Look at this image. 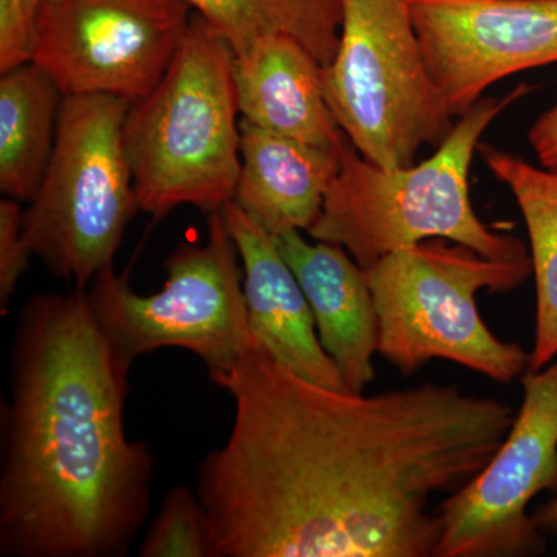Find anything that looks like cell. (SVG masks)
I'll return each mask as SVG.
<instances>
[{
	"label": "cell",
	"instance_id": "cell-17",
	"mask_svg": "<svg viewBox=\"0 0 557 557\" xmlns=\"http://www.w3.org/2000/svg\"><path fill=\"white\" fill-rule=\"evenodd\" d=\"M60 87L35 62L2 73L0 79V190L30 201L38 190L57 139Z\"/></svg>",
	"mask_w": 557,
	"mask_h": 557
},
{
	"label": "cell",
	"instance_id": "cell-20",
	"mask_svg": "<svg viewBox=\"0 0 557 557\" xmlns=\"http://www.w3.org/2000/svg\"><path fill=\"white\" fill-rule=\"evenodd\" d=\"M22 211L14 199L0 201V313L9 311L17 284L30 265V248L22 233Z\"/></svg>",
	"mask_w": 557,
	"mask_h": 557
},
{
	"label": "cell",
	"instance_id": "cell-10",
	"mask_svg": "<svg viewBox=\"0 0 557 557\" xmlns=\"http://www.w3.org/2000/svg\"><path fill=\"white\" fill-rule=\"evenodd\" d=\"M193 13L186 0H42L32 62L64 97L139 100L163 78Z\"/></svg>",
	"mask_w": 557,
	"mask_h": 557
},
{
	"label": "cell",
	"instance_id": "cell-14",
	"mask_svg": "<svg viewBox=\"0 0 557 557\" xmlns=\"http://www.w3.org/2000/svg\"><path fill=\"white\" fill-rule=\"evenodd\" d=\"M242 121L314 148L336 150L344 132L333 119L322 65L298 40L274 35L234 54Z\"/></svg>",
	"mask_w": 557,
	"mask_h": 557
},
{
	"label": "cell",
	"instance_id": "cell-12",
	"mask_svg": "<svg viewBox=\"0 0 557 557\" xmlns=\"http://www.w3.org/2000/svg\"><path fill=\"white\" fill-rule=\"evenodd\" d=\"M222 211L239 249L252 341L300 379L348 391L319 341L309 300L276 237L249 219L233 200Z\"/></svg>",
	"mask_w": 557,
	"mask_h": 557
},
{
	"label": "cell",
	"instance_id": "cell-18",
	"mask_svg": "<svg viewBox=\"0 0 557 557\" xmlns=\"http://www.w3.org/2000/svg\"><path fill=\"white\" fill-rule=\"evenodd\" d=\"M194 13L222 35L233 53L269 36L298 40L322 67L339 46L341 0H186Z\"/></svg>",
	"mask_w": 557,
	"mask_h": 557
},
{
	"label": "cell",
	"instance_id": "cell-2",
	"mask_svg": "<svg viewBox=\"0 0 557 557\" xmlns=\"http://www.w3.org/2000/svg\"><path fill=\"white\" fill-rule=\"evenodd\" d=\"M129 373L87 289L25 304L2 413L0 555H127L156 468L146 443L124 429Z\"/></svg>",
	"mask_w": 557,
	"mask_h": 557
},
{
	"label": "cell",
	"instance_id": "cell-15",
	"mask_svg": "<svg viewBox=\"0 0 557 557\" xmlns=\"http://www.w3.org/2000/svg\"><path fill=\"white\" fill-rule=\"evenodd\" d=\"M338 171V149L314 148L240 121V171L233 201L271 236L309 233Z\"/></svg>",
	"mask_w": 557,
	"mask_h": 557
},
{
	"label": "cell",
	"instance_id": "cell-22",
	"mask_svg": "<svg viewBox=\"0 0 557 557\" xmlns=\"http://www.w3.org/2000/svg\"><path fill=\"white\" fill-rule=\"evenodd\" d=\"M528 141L541 166L557 170V104L539 116L528 132Z\"/></svg>",
	"mask_w": 557,
	"mask_h": 557
},
{
	"label": "cell",
	"instance_id": "cell-7",
	"mask_svg": "<svg viewBox=\"0 0 557 557\" xmlns=\"http://www.w3.org/2000/svg\"><path fill=\"white\" fill-rule=\"evenodd\" d=\"M339 46L322 89L339 129L383 168L416 163L438 148L454 116L429 76L410 0H341Z\"/></svg>",
	"mask_w": 557,
	"mask_h": 557
},
{
	"label": "cell",
	"instance_id": "cell-19",
	"mask_svg": "<svg viewBox=\"0 0 557 557\" xmlns=\"http://www.w3.org/2000/svg\"><path fill=\"white\" fill-rule=\"evenodd\" d=\"M141 557H209L200 500L188 486L170 491L141 547Z\"/></svg>",
	"mask_w": 557,
	"mask_h": 557
},
{
	"label": "cell",
	"instance_id": "cell-5",
	"mask_svg": "<svg viewBox=\"0 0 557 557\" xmlns=\"http://www.w3.org/2000/svg\"><path fill=\"white\" fill-rule=\"evenodd\" d=\"M531 274V259H490L445 239L392 252L366 270L379 317V354L406 376L432 359H446L512 383L527 372L530 354L494 335L478 295L512 292Z\"/></svg>",
	"mask_w": 557,
	"mask_h": 557
},
{
	"label": "cell",
	"instance_id": "cell-1",
	"mask_svg": "<svg viewBox=\"0 0 557 557\" xmlns=\"http://www.w3.org/2000/svg\"><path fill=\"white\" fill-rule=\"evenodd\" d=\"M209 379L236 408L197 468L209 557H434L432 502L490 463L516 417L454 384L319 386L256 343Z\"/></svg>",
	"mask_w": 557,
	"mask_h": 557
},
{
	"label": "cell",
	"instance_id": "cell-21",
	"mask_svg": "<svg viewBox=\"0 0 557 557\" xmlns=\"http://www.w3.org/2000/svg\"><path fill=\"white\" fill-rule=\"evenodd\" d=\"M40 5L42 0H0V72L32 62Z\"/></svg>",
	"mask_w": 557,
	"mask_h": 557
},
{
	"label": "cell",
	"instance_id": "cell-13",
	"mask_svg": "<svg viewBox=\"0 0 557 557\" xmlns=\"http://www.w3.org/2000/svg\"><path fill=\"white\" fill-rule=\"evenodd\" d=\"M313 311L319 341L350 392L375 380L379 317L366 270L339 245L304 239L300 231L276 237Z\"/></svg>",
	"mask_w": 557,
	"mask_h": 557
},
{
	"label": "cell",
	"instance_id": "cell-11",
	"mask_svg": "<svg viewBox=\"0 0 557 557\" xmlns=\"http://www.w3.org/2000/svg\"><path fill=\"white\" fill-rule=\"evenodd\" d=\"M410 11L454 119L497 81L557 62V0H410Z\"/></svg>",
	"mask_w": 557,
	"mask_h": 557
},
{
	"label": "cell",
	"instance_id": "cell-4",
	"mask_svg": "<svg viewBox=\"0 0 557 557\" xmlns=\"http://www.w3.org/2000/svg\"><path fill=\"white\" fill-rule=\"evenodd\" d=\"M234 53L193 13L156 89L131 102L123 148L138 207L153 219L183 205L212 212L234 199L240 171Z\"/></svg>",
	"mask_w": 557,
	"mask_h": 557
},
{
	"label": "cell",
	"instance_id": "cell-9",
	"mask_svg": "<svg viewBox=\"0 0 557 557\" xmlns=\"http://www.w3.org/2000/svg\"><path fill=\"white\" fill-rule=\"evenodd\" d=\"M523 399L500 448L443 498L434 557H527L547 548L528 507L557 490V358L522 376Z\"/></svg>",
	"mask_w": 557,
	"mask_h": 557
},
{
	"label": "cell",
	"instance_id": "cell-3",
	"mask_svg": "<svg viewBox=\"0 0 557 557\" xmlns=\"http://www.w3.org/2000/svg\"><path fill=\"white\" fill-rule=\"evenodd\" d=\"M528 90L520 84L505 97L482 98L458 119L431 159L410 166H380L344 135L339 171L309 230L311 239L339 245L364 270L432 239L467 245L490 259H531L518 237L485 225L469 197V170L483 132Z\"/></svg>",
	"mask_w": 557,
	"mask_h": 557
},
{
	"label": "cell",
	"instance_id": "cell-16",
	"mask_svg": "<svg viewBox=\"0 0 557 557\" xmlns=\"http://www.w3.org/2000/svg\"><path fill=\"white\" fill-rule=\"evenodd\" d=\"M478 152L512 194L525 220L536 282V335L528 370H541L557 358V170L528 163L486 143H480Z\"/></svg>",
	"mask_w": 557,
	"mask_h": 557
},
{
	"label": "cell",
	"instance_id": "cell-8",
	"mask_svg": "<svg viewBox=\"0 0 557 557\" xmlns=\"http://www.w3.org/2000/svg\"><path fill=\"white\" fill-rule=\"evenodd\" d=\"M156 295L132 289L126 274L102 270L87 288L90 309L116 357L135 359L164 347L193 351L209 372L230 369L251 348L239 249L222 209L208 212L203 245H180L166 259Z\"/></svg>",
	"mask_w": 557,
	"mask_h": 557
},
{
	"label": "cell",
	"instance_id": "cell-6",
	"mask_svg": "<svg viewBox=\"0 0 557 557\" xmlns=\"http://www.w3.org/2000/svg\"><path fill=\"white\" fill-rule=\"evenodd\" d=\"M129 106L112 95L62 98L49 166L22 218L33 258L76 288L113 265L139 209L123 148Z\"/></svg>",
	"mask_w": 557,
	"mask_h": 557
},
{
	"label": "cell",
	"instance_id": "cell-23",
	"mask_svg": "<svg viewBox=\"0 0 557 557\" xmlns=\"http://www.w3.org/2000/svg\"><path fill=\"white\" fill-rule=\"evenodd\" d=\"M533 519L542 533L557 536V496L536 509Z\"/></svg>",
	"mask_w": 557,
	"mask_h": 557
}]
</instances>
